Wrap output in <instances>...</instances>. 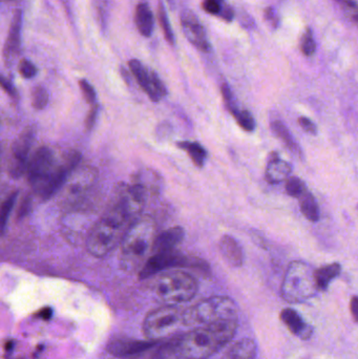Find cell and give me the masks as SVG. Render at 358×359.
I'll use <instances>...</instances> for the list:
<instances>
[{
  "label": "cell",
  "instance_id": "25",
  "mask_svg": "<svg viewBox=\"0 0 358 359\" xmlns=\"http://www.w3.org/2000/svg\"><path fill=\"white\" fill-rule=\"evenodd\" d=\"M271 128H273V133L283 141L284 144L289 151H291L296 155H301V149L298 143L296 142L288 128L282 122L273 121L271 123Z\"/></svg>",
  "mask_w": 358,
  "mask_h": 359
},
{
  "label": "cell",
  "instance_id": "22",
  "mask_svg": "<svg viewBox=\"0 0 358 359\" xmlns=\"http://www.w3.org/2000/svg\"><path fill=\"white\" fill-rule=\"evenodd\" d=\"M340 264H331V265L324 266L319 269L315 270V278H317V286L319 290H326L329 287L332 280L340 273Z\"/></svg>",
  "mask_w": 358,
  "mask_h": 359
},
{
  "label": "cell",
  "instance_id": "12",
  "mask_svg": "<svg viewBox=\"0 0 358 359\" xmlns=\"http://www.w3.org/2000/svg\"><path fill=\"white\" fill-rule=\"evenodd\" d=\"M97 181V172L92 168H82L73 172L63 186V196L67 202H77L85 196Z\"/></svg>",
  "mask_w": 358,
  "mask_h": 359
},
{
  "label": "cell",
  "instance_id": "4",
  "mask_svg": "<svg viewBox=\"0 0 358 359\" xmlns=\"http://www.w3.org/2000/svg\"><path fill=\"white\" fill-rule=\"evenodd\" d=\"M156 225L151 217H141L130 226L121 243L120 265L125 271H136L146 263L155 244Z\"/></svg>",
  "mask_w": 358,
  "mask_h": 359
},
{
  "label": "cell",
  "instance_id": "26",
  "mask_svg": "<svg viewBox=\"0 0 358 359\" xmlns=\"http://www.w3.org/2000/svg\"><path fill=\"white\" fill-rule=\"evenodd\" d=\"M158 19H159L160 25H161V29L162 31H163L166 41H167L170 46H174V32H172V25H170L165 6H164V4H162L161 1L159 2V6H158Z\"/></svg>",
  "mask_w": 358,
  "mask_h": 359
},
{
  "label": "cell",
  "instance_id": "6",
  "mask_svg": "<svg viewBox=\"0 0 358 359\" xmlns=\"http://www.w3.org/2000/svg\"><path fill=\"white\" fill-rule=\"evenodd\" d=\"M188 328L185 310L178 306L165 305L149 312L143 323V332L149 341H158L178 335Z\"/></svg>",
  "mask_w": 358,
  "mask_h": 359
},
{
  "label": "cell",
  "instance_id": "44",
  "mask_svg": "<svg viewBox=\"0 0 358 359\" xmlns=\"http://www.w3.org/2000/svg\"><path fill=\"white\" fill-rule=\"evenodd\" d=\"M50 314H52V311H50V309H43L42 311H40V316H41V318H44V320L50 318Z\"/></svg>",
  "mask_w": 358,
  "mask_h": 359
},
{
  "label": "cell",
  "instance_id": "42",
  "mask_svg": "<svg viewBox=\"0 0 358 359\" xmlns=\"http://www.w3.org/2000/svg\"><path fill=\"white\" fill-rule=\"evenodd\" d=\"M348 8H350L351 10H352V12H351V17H352L353 20L358 23V8L354 6H351L350 4H349Z\"/></svg>",
  "mask_w": 358,
  "mask_h": 359
},
{
  "label": "cell",
  "instance_id": "40",
  "mask_svg": "<svg viewBox=\"0 0 358 359\" xmlns=\"http://www.w3.org/2000/svg\"><path fill=\"white\" fill-rule=\"evenodd\" d=\"M233 16H235V13H233V8H231L230 6H226V4H225L222 12H221L220 17H222L225 21H228V22H230V21L233 19Z\"/></svg>",
  "mask_w": 358,
  "mask_h": 359
},
{
  "label": "cell",
  "instance_id": "19",
  "mask_svg": "<svg viewBox=\"0 0 358 359\" xmlns=\"http://www.w3.org/2000/svg\"><path fill=\"white\" fill-rule=\"evenodd\" d=\"M135 22L139 33L143 37L149 38L153 32V15L149 4L142 2L139 4L135 12Z\"/></svg>",
  "mask_w": 358,
  "mask_h": 359
},
{
  "label": "cell",
  "instance_id": "24",
  "mask_svg": "<svg viewBox=\"0 0 358 359\" xmlns=\"http://www.w3.org/2000/svg\"><path fill=\"white\" fill-rule=\"evenodd\" d=\"M301 210L303 215L311 222H317L319 219V208L315 196L306 190L300 198Z\"/></svg>",
  "mask_w": 358,
  "mask_h": 359
},
{
  "label": "cell",
  "instance_id": "23",
  "mask_svg": "<svg viewBox=\"0 0 358 359\" xmlns=\"http://www.w3.org/2000/svg\"><path fill=\"white\" fill-rule=\"evenodd\" d=\"M178 147L188 154L189 158L195 165H197L198 168H203L206 158H207V153L201 144L197 142H187V141L185 142L184 141V142L179 143Z\"/></svg>",
  "mask_w": 358,
  "mask_h": 359
},
{
  "label": "cell",
  "instance_id": "45",
  "mask_svg": "<svg viewBox=\"0 0 358 359\" xmlns=\"http://www.w3.org/2000/svg\"><path fill=\"white\" fill-rule=\"evenodd\" d=\"M2 1H6V2H19V1H21V0H2Z\"/></svg>",
  "mask_w": 358,
  "mask_h": 359
},
{
  "label": "cell",
  "instance_id": "43",
  "mask_svg": "<svg viewBox=\"0 0 358 359\" xmlns=\"http://www.w3.org/2000/svg\"><path fill=\"white\" fill-rule=\"evenodd\" d=\"M266 15L267 16H268V18L271 19V23H273V25H277V20H275V12H273V10H267Z\"/></svg>",
  "mask_w": 358,
  "mask_h": 359
},
{
  "label": "cell",
  "instance_id": "30",
  "mask_svg": "<svg viewBox=\"0 0 358 359\" xmlns=\"http://www.w3.org/2000/svg\"><path fill=\"white\" fill-rule=\"evenodd\" d=\"M286 191L289 196L300 198L306 191V187H305L304 182L302 180L292 177V178L287 180Z\"/></svg>",
  "mask_w": 358,
  "mask_h": 359
},
{
  "label": "cell",
  "instance_id": "11",
  "mask_svg": "<svg viewBox=\"0 0 358 359\" xmlns=\"http://www.w3.org/2000/svg\"><path fill=\"white\" fill-rule=\"evenodd\" d=\"M128 65L139 86L146 93L151 101L158 102L167 95L165 86L155 72L145 69L142 63L137 59H132Z\"/></svg>",
  "mask_w": 358,
  "mask_h": 359
},
{
  "label": "cell",
  "instance_id": "34",
  "mask_svg": "<svg viewBox=\"0 0 358 359\" xmlns=\"http://www.w3.org/2000/svg\"><path fill=\"white\" fill-rule=\"evenodd\" d=\"M224 6V0H203L202 4V8L206 13L216 16H220Z\"/></svg>",
  "mask_w": 358,
  "mask_h": 359
},
{
  "label": "cell",
  "instance_id": "13",
  "mask_svg": "<svg viewBox=\"0 0 358 359\" xmlns=\"http://www.w3.org/2000/svg\"><path fill=\"white\" fill-rule=\"evenodd\" d=\"M181 25L184 35L191 44L202 52H209L210 44L206 35L205 29L200 22L195 13L184 10L181 13Z\"/></svg>",
  "mask_w": 358,
  "mask_h": 359
},
{
  "label": "cell",
  "instance_id": "21",
  "mask_svg": "<svg viewBox=\"0 0 358 359\" xmlns=\"http://www.w3.org/2000/svg\"><path fill=\"white\" fill-rule=\"evenodd\" d=\"M256 346L250 339L237 341L222 359H256Z\"/></svg>",
  "mask_w": 358,
  "mask_h": 359
},
{
  "label": "cell",
  "instance_id": "41",
  "mask_svg": "<svg viewBox=\"0 0 358 359\" xmlns=\"http://www.w3.org/2000/svg\"><path fill=\"white\" fill-rule=\"evenodd\" d=\"M351 313L355 322L358 323V297H353L350 304Z\"/></svg>",
  "mask_w": 358,
  "mask_h": 359
},
{
  "label": "cell",
  "instance_id": "33",
  "mask_svg": "<svg viewBox=\"0 0 358 359\" xmlns=\"http://www.w3.org/2000/svg\"><path fill=\"white\" fill-rule=\"evenodd\" d=\"M19 74L25 79H32L37 75V67L27 59H22L18 65Z\"/></svg>",
  "mask_w": 358,
  "mask_h": 359
},
{
  "label": "cell",
  "instance_id": "3",
  "mask_svg": "<svg viewBox=\"0 0 358 359\" xmlns=\"http://www.w3.org/2000/svg\"><path fill=\"white\" fill-rule=\"evenodd\" d=\"M239 320H222L191 329L177 344V359H208L222 350L237 332Z\"/></svg>",
  "mask_w": 358,
  "mask_h": 359
},
{
  "label": "cell",
  "instance_id": "2",
  "mask_svg": "<svg viewBox=\"0 0 358 359\" xmlns=\"http://www.w3.org/2000/svg\"><path fill=\"white\" fill-rule=\"evenodd\" d=\"M136 219L130 207L118 194L115 202L103 213L88 234L86 248L95 257H103L121 244Z\"/></svg>",
  "mask_w": 358,
  "mask_h": 359
},
{
  "label": "cell",
  "instance_id": "14",
  "mask_svg": "<svg viewBox=\"0 0 358 359\" xmlns=\"http://www.w3.org/2000/svg\"><path fill=\"white\" fill-rule=\"evenodd\" d=\"M157 341L138 339H117L109 345V352L117 358H128L151 349Z\"/></svg>",
  "mask_w": 358,
  "mask_h": 359
},
{
  "label": "cell",
  "instance_id": "5",
  "mask_svg": "<svg viewBox=\"0 0 358 359\" xmlns=\"http://www.w3.org/2000/svg\"><path fill=\"white\" fill-rule=\"evenodd\" d=\"M197 280L186 272L170 271L160 274L153 285L157 297L170 306H179L188 303L197 294Z\"/></svg>",
  "mask_w": 358,
  "mask_h": 359
},
{
  "label": "cell",
  "instance_id": "28",
  "mask_svg": "<svg viewBox=\"0 0 358 359\" xmlns=\"http://www.w3.org/2000/svg\"><path fill=\"white\" fill-rule=\"evenodd\" d=\"M233 116L244 130L254 132V128H256V122H254V117L249 111L237 109Z\"/></svg>",
  "mask_w": 358,
  "mask_h": 359
},
{
  "label": "cell",
  "instance_id": "7",
  "mask_svg": "<svg viewBox=\"0 0 358 359\" xmlns=\"http://www.w3.org/2000/svg\"><path fill=\"white\" fill-rule=\"evenodd\" d=\"M315 270L305 262H292L288 266L282 285V297L288 303H303L319 291Z\"/></svg>",
  "mask_w": 358,
  "mask_h": 359
},
{
  "label": "cell",
  "instance_id": "38",
  "mask_svg": "<svg viewBox=\"0 0 358 359\" xmlns=\"http://www.w3.org/2000/svg\"><path fill=\"white\" fill-rule=\"evenodd\" d=\"M298 124H300L301 128H302L305 132L312 135L317 134V126H315L311 120H309L308 118L301 117L300 119H298Z\"/></svg>",
  "mask_w": 358,
  "mask_h": 359
},
{
  "label": "cell",
  "instance_id": "39",
  "mask_svg": "<svg viewBox=\"0 0 358 359\" xmlns=\"http://www.w3.org/2000/svg\"><path fill=\"white\" fill-rule=\"evenodd\" d=\"M1 86L11 97H16V90H15L14 86H13L12 82L10 80L6 79V78H1Z\"/></svg>",
  "mask_w": 358,
  "mask_h": 359
},
{
  "label": "cell",
  "instance_id": "10",
  "mask_svg": "<svg viewBox=\"0 0 358 359\" xmlns=\"http://www.w3.org/2000/svg\"><path fill=\"white\" fill-rule=\"evenodd\" d=\"M193 264H195L193 259H189L188 257H183L176 251L153 253L139 271V278L146 280L170 268L178 267V266H193Z\"/></svg>",
  "mask_w": 358,
  "mask_h": 359
},
{
  "label": "cell",
  "instance_id": "18",
  "mask_svg": "<svg viewBox=\"0 0 358 359\" xmlns=\"http://www.w3.org/2000/svg\"><path fill=\"white\" fill-rule=\"evenodd\" d=\"M220 251L225 261L233 267L243 265L244 255L239 243L230 236H224L220 241Z\"/></svg>",
  "mask_w": 358,
  "mask_h": 359
},
{
  "label": "cell",
  "instance_id": "20",
  "mask_svg": "<svg viewBox=\"0 0 358 359\" xmlns=\"http://www.w3.org/2000/svg\"><path fill=\"white\" fill-rule=\"evenodd\" d=\"M291 172V166L286 161L280 159L277 154L273 156L266 168L267 181L273 184H277L289 177Z\"/></svg>",
  "mask_w": 358,
  "mask_h": 359
},
{
  "label": "cell",
  "instance_id": "16",
  "mask_svg": "<svg viewBox=\"0 0 358 359\" xmlns=\"http://www.w3.org/2000/svg\"><path fill=\"white\" fill-rule=\"evenodd\" d=\"M281 320L294 334L302 339H310L312 335V327L305 323L302 316L296 310H283L281 313Z\"/></svg>",
  "mask_w": 358,
  "mask_h": 359
},
{
  "label": "cell",
  "instance_id": "37",
  "mask_svg": "<svg viewBox=\"0 0 358 359\" xmlns=\"http://www.w3.org/2000/svg\"><path fill=\"white\" fill-rule=\"evenodd\" d=\"M98 104L92 105V109H90V113H88L85 120L86 130H90L94 128L95 123H96L97 116H98Z\"/></svg>",
  "mask_w": 358,
  "mask_h": 359
},
{
  "label": "cell",
  "instance_id": "31",
  "mask_svg": "<svg viewBox=\"0 0 358 359\" xmlns=\"http://www.w3.org/2000/svg\"><path fill=\"white\" fill-rule=\"evenodd\" d=\"M315 48H317V46H315V41L313 39L312 33H311L310 29H307L303 35L302 41H301L302 52L306 56H311V55L315 54Z\"/></svg>",
  "mask_w": 358,
  "mask_h": 359
},
{
  "label": "cell",
  "instance_id": "8",
  "mask_svg": "<svg viewBox=\"0 0 358 359\" xmlns=\"http://www.w3.org/2000/svg\"><path fill=\"white\" fill-rule=\"evenodd\" d=\"M188 328L222 322L239 320L237 307L233 299L226 297H212L185 310Z\"/></svg>",
  "mask_w": 358,
  "mask_h": 359
},
{
  "label": "cell",
  "instance_id": "36",
  "mask_svg": "<svg viewBox=\"0 0 358 359\" xmlns=\"http://www.w3.org/2000/svg\"><path fill=\"white\" fill-rule=\"evenodd\" d=\"M31 196H25V198H22V201H21L20 205H19L18 210H17V219H18V221H21V219H25V217L29 215V211H31Z\"/></svg>",
  "mask_w": 358,
  "mask_h": 359
},
{
  "label": "cell",
  "instance_id": "1",
  "mask_svg": "<svg viewBox=\"0 0 358 359\" xmlns=\"http://www.w3.org/2000/svg\"><path fill=\"white\" fill-rule=\"evenodd\" d=\"M80 160L81 155L74 149L59 151L52 147H39L27 164L29 183L42 201L48 200L63 188Z\"/></svg>",
  "mask_w": 358,
  "mask_h": 359
},
{
  "label": "cell",
  "instance_id": "27",
  "mask_svg": "<svg viewBox=\"0 0 358 359\" xmlns=\"http://www.w3.org/2000/svg\"><path fill=\"white\" fill-rule=\"evenodd\" d=\"M17 196L18 192L14 191L8 196V198L4 201L1 206V215H0V222H1V232L4 233L6 230V224H8V217L12 212L13 207H14L15 202H16Z\"/></svg>",
  "mask_w": 358,
  "mask_h": 359
},
{
  "label": "cell",
  "instance_id": "9",
  "mask_svg": "<svg viewBox=\"0 0 358 359\" xmlns=\"http://www.w3.org/2000/svg\"><path fill=\"white\" fill-rule=\"evenodd\" d=\"M34 142V130L27 128L13 142L8 162V174L12 178H20L27 172V157Z\"/></svg>",
  "mask_w": 358,
  "mask_h": 359
},
{
  "label": "cell",
  "instance_id": "29",
  "mask_svg": "<svg viewBox=\"0 0 358 359\" xmlns=\"http://www.w3.org/2000/svg\"><path fill=\"white\" fill-rule=\"evenodd\" d=\"M32 103L36 109H43L48 103V93L42 86L34 88L32 93Z\"/></svg>",
  "mask_w": 358,
  "mask_h": 359
},
{
  "label": "cell",
  "instance_id": "35",
  "mask_svg": "<svg viewBox=\"0 0 358 359\" xmlns=\"http://www.w3.org/2000/svg\"><path fill=\"white\" fill-rule=\"evenodd\" d=\"M222 95L227 109L230 111L231 115H233L239 109H237V105H235L233 93H231V90L227 84H223L222 86Z\"/></svg>",
  "mask_w": 358,
  "mask_h": 359
},
{
  "label": "cell",
  "instance_id": "32",
  "mask_svg": "<svg viewBox=\"0 0 358 359\" xmlns=\"http://www.w3.org/2000/svg\"><path fill=\"white\" fill-rule=\"evenodd\" d=\"M79 86L86 102L90 103V105L97 104V95L96 92H95V88L92 86V84H90V82L86 81L85 79H82L79 81Z\"/></svg>",
  "mask_w": 358,
  "mask_h": 359
},
{
  "label": "cell",
  "instance_id": "15",
  "mask_svg": "<svg viewBox=\"0 0 358 359\" xmlns=\"http://www.w3.org/2000/svg\"><path fill=\"white\" fill-rule=\"evenodd\" d=\"M21 27H22V12L21 10H15L11 21L8 39L4 46V54L6 61L12 60L20 52Z\"/></svg>",
  "mask_w": 358,
  "mask_h": 359
},
{
  "label": "cell",
  "instance_id": "17",
  "mask_svg": "<svg viewBox=\"0 0 358 359\" xmlns=\"http://www.w3.org/2000/svg\"><path fill=\"white\" fill-rule=\"evenodd\" d=\"M184 238V230L181 227H172L162 232L155 240L153 247V253L174 251V248L181 244Z\"/></svg>",
  "mask_w": 358,
  "mask_h": 359
}]
</instances>
